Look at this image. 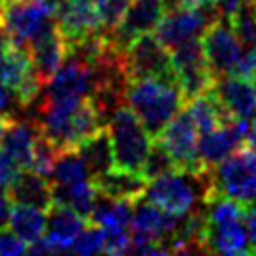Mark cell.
Here are the masks:
<instances>
[{
    "mask_svg": "<svg viewBox=\"0 0 256 256\" xmlns=\"http://www.w3.org/2000/svg\"><path fill=\"white\" fill-rule=\"evenodd\" d=\"M204 0H164L166 8H180V6H196Z\"/></svg>",
    "mask_w": 256,
    "mask_h": 256,
    "instance_id": "obj_39",
    "label": "cell"
},
{
    "mask_svg": "<svg viewBox=\"0 0 256 256\" xmlns=\"http://www.w3.org/2000/svg\"><path fill=\"white\" fill-rule=\"evenodd\" d=\"M246 2H250V4H256V0H246Z\"/></svg>",
    "mask_w": 256,
    "mask_h": 256,
    "instance_id": "obj_44",
    "label": "cell"
},
{
    "mask_svg": "<svg viewBox=\"0 0 256 256\" xmlns=\"http://www.w3.org/2000/svg\"><path fill=\"white\" fill-rule=\"evenodd\" d=\"M250 80H252V86H254V90H256V72L250 76Z\"/></svg>",
    "mask_w": 256,
    "mask_h": 256,
    "instance_id": "obj_42",
    "label": "cell"
},
{
    "mask_svg": "<svg viewBox=\"0 0 256 256\" xmlns=\"http://www.w3.org/2000/svg\"><path fill=\"white\" fill-rule=\"evenodd\" d=\"M158 142H162V146L172 154L178 168H202L196 154L198 130L186 108L166 124V128L158 134Z\"/></svg>",
    "mask_w": 256,
    "mask_h": 256,
    "instance_id": "obj_13",
    "label": "cell"
},
{
    "mask_svg": "<svg viewBox=\"0 0 256 256\" xmlns=\"http://www.w3.org/2000/svg\"><path fill=\"white\" fill-rule=\"evenodd\" d=\"M212 94L222 104L228 116L232 118H252L256 112V90L252 80L240 74H224L216 76L212 86Z\"/></svg>",
    "mask_w": 256,
    "mask_h": 256,
    "instance_id": "obj_14",
    "label": "cell"
},
{
    "mask_svg": "<svg viewBox=\"0 0 256 256\" xmlns=\"http://www.w3.org/2000/svg\"><path fill=\"white\" fill-rule=\"evenodd\" d=\"M70 252L84 254V256L104 252V230L98 224L84 226L82 232L74 238V242L70 246Z\"/></svg>",
    "mask_w": 256,
    "mask_h": 256,
    "instance_id": "obj_30",
    "label": "cell"
},
{
    "mask_svg": "<svg viewBox=\"0 0 256 256\" xmlns=\"http://www.w3.org/2000/svg\"><path fill=\"white\" fill-rule=\"evenodd\" d=\"M6 120L8 118L4 114H0V138H2V132H4V126H6Z\"/></svg>",
    "mask_w": 256,
    "mask_h": 256,
    "instance_id": "obj_41",
    "label": "cell"
},
{
    "mask_svg": "<svg viewBox=\"0 0 256 256\" xmlns=\"http://www.w3.org/2000/svg\"><path fill=\"white\" fill-rule=\"evenodd\" d=\"M48 180L50 184H68V182H78V180H92V176L80 152L76 148H68L56 154Z\"/></svg>",
    "mask_w": 256,
    "mask_h": 256,
    "instance_id": "obj_27",
    "label": "cell"
},
{
    "mask_svg": "<svg viewBox=\"0 0 256 256\" xmlns=\"http://www.w3.org/2000/svg\"><path fill=\"white\" fill-rule=\"evenodd\" d=\"M94 90L92 68L72 56H66L60 68L44 82L46 100H84Z\"/></svg>",
    "mask_w": 256,
    "mask_h": 256,
    "instance_id": "obj_12",
    "label": "cell"
},
{
    "mask_svg": "<svg viewBox=\"0 0 256 256\" xmlns=\"http://www.w3.org/2000/svg\"><path fill=\"white\" fill-rule=\"evenodd\" d=\"M212 168H174L154 180H148L144 198L174 214L206 210L214 196Z\"/></svg>",
    "mask_w": 256,
    "mask_h": 256,
    "instance_id": "obj_2",
    "label": "cell"
},
{
    "mask_svg": "<svg viewBox=\"0 0 256 256\" xmlns=\"http://www.w3.org/2000/svg\"><path fill=\"white\" fill-rule=\"evenodd\" d=\"M52 2H56V4H58V0H52Z\"/></svg>",
    "mask_w": 256,
    "mask_h": 256,
    "instance_id": "obj_45",
    "label": "cell"
},
{
    "mask_svg": "<svg viewBox=\"0 0 256 256\" xmlns=\"http://www.w3.org/2000/svg\"><path fill=\"white\" fill-rule=\"evenodd\" d=\"M84 226H86V218L82 214H78L76 210H72V208L52 204L46 210V232H44V236L52 244L54 254L70 252V246H72L74 238L82 232Z\"/></svg>",
    "mask_w": 256,
    "mask_h": 256,
    "instance_id": "obj_19",
    "label": "cell"
},
{
    "mask_svg": "<svg viewBox=\"0 0 256 256\" xmlns=\"http://www.w3.org/2000/svg\"><path fill=\"white\" fill-rule=\"evenodd\" d=\"M112 140L114 162L118 168L140 172L146 160V154L152 146V136L136 116V112L124 104L106 124Z\"/></svg>",
    "mask_w": 256,
    "mask_h": 256,
    "instance_id": "obj_5",
    "label": "cell"
},
{
    "mask_svg": "<svg viewBox=\"0 0 256 256\" xmlns=\"http://www.w3.org/2000/svg\"><path fill=\"white\" fill-rule=\"evenodd\" d=\"M216 20H220V14L214 0H204L196 6L166 8L154 34L168 50H172L186 40L200 38Z\"/></svg>",
    "mask_w": 256,
    "mask_h": 256,
    "instance_id": "obj_7",
    "label": "cell"
},
{
    "mask_svg": "<svg viewBox=\"0 0 256 256\" xmlns=\"http://www.w3.org/2000/svg\"><path fill=\"white\" fill-rule=\"evenodd\" d=\"M28 252V244L10 228H0V256H18Z\"/></svg>",
    "mask_w": 256,
    "mask_h": 256,
    "instance_id": "obj_34",
    "label": "cell"
},
{
    "mask_svg": "<svg viewBox=\"0 0 256 256\" xmlns=\"http://www.w3.org/2000/svg\"><path fill=\"white\" fill-rule=\"evenodd\" d=\"M38 136H40V128H38V124L32 118L10 116L6 120L0 144L18 162L20 168H30Z\"/></svg>",
    "mask_w": 256,
    "mask_h": 256,
    "instance_id": "obj_17",
    "label": "cell"
},
{
    "mask_svg": "<svg viewBox=\"0 0 256 256\" xmlns=\"http://www.w3.org/2000/svg\"><path fill=\"white\" fill-rule=\"evenodd\" d=\"M132 208H134V200L114 198V196H108L104 192H98L94 198V204H92L90 222L98 224L102 230L130 228Z\"/></svg>",
    "mask_w": 256,
    "mask_h": 256,
    "instance_id": "obj_23",
    "label": "cell"
},
{
    "mask_svg": "<svg viewBox=\"0 0 256 256\" xmlns=\"http://www.w3.org/2000/svg\"><path fill=\"white\" fill-rule=\"evenodd\" d=\"M52 26H56V2L52 0H6L0 4V28L14 46L26 48Z\"/></svg>",
    "mask_w": 256,
    "mask_h": 256,
    "instance_id": "obj_4",
    "label": "cell"
},
{
    "mask_svg": "<svg viewBox=\"0 0 256 256\" xmlns=\"http://www.w3.org/2000/svg\"><path fill=\"white\" fill-rule=\"evenodd\" d=\"M214 192L244 206L256 202V148L242 146L212 168Z\"/></svg>",
    "mask_w": 256,
    "mask_h": 256,
    "instance_id": "obj_6",
    "label": "cell"
},
{
    "mask_svg": "<svg viewBox=\"0 0 256 256\" xmlns=\"http://www.w3.org/2000/svg\"><path fill=\"white\" fill-rule=\"evenodd\" d=\"M20 170H22V168L18 166V162L0 146V182H2L4 186H8V184L18 176Z\"/></svg>",
    "mask_w": 256,
    "mask_h": 256,
    "instance_id": "obj_35",
    "label": "cell"
},
{
    "mask_svg": "<svg viewBox=\"0 0 256 256\" xmlns=\"http://www.w3.org/2000/svg\"><path fill=\"white\" fill-rule=\"evenodd\" d=\"M184 94L176 76H148L130 80L126 90V104L136 112L152 138L166 128V124L182 110Z\"/></svg>",
    "mask_w": 256,
    "mask_h": 256,
    "instance_id": "obj_3",
    "label": "cell"
},
{
    "mask_svg": "<svg viewBox=\"0 0 256 256\" xmlns=\"http://www.w3.org/2000/svg\"><path fill=\"white\" fill-rule=\"evenodd\" d=\"M230 24L246 50L256 48V4H250L244 0L240 8L232 14Z\"/></svg>",
    "mask_w": 256,
    "mask_h": 256,
    "instance_id": "obj_28",
    "label": "cell"
},
{
    "mask_svg": "<svg viewBox=\"0 0 256 256\" xmlns=\"http://www.w3.org/2000/svg\"><path fill=\"white\" fill-rule=\"evenodd\" d=\"M0 114H4L6 118L22 116V100L18 98L16 90L8 86L2 78H0Z\"/></svg>",
    "mask_w": 256,
    "mask_h": 256,
    "instance_id": "obj_33",
    "label": "cell"
},
{
    "mask_svg": "<svg viewBox=\"0 0 256 256\" xmlns=\"http://www.w3.org/2000/svg\"><path fill=\"white\" fill-rule=\"evenodd\" d=\"M56 24L64 34L66 42L102 30L100 6L92 0H58Z\"/></svg>",
    "mask_w": 256,
    "mask_h": 256,
    "instance_id": "obj_15",
    "label": "cell"
},
{
    "mask_svg": "<svg viewBox=\"0 0 256 256\" xmlns=\"http://www.w3.org/2000/svg\"><path fill=\"white\" fill-rule=\"evenodd\" d=\"M12 200L8 198V194H0V228L8 226V220H10V214H12Z\"/></svg>",
    "mask_w": 256,
    "mask_h": 256,
    "instance_id": "obj_37",
    "label": "cell"
},
{
    "mask_svg": "<svg viewBox=\"0 0 256 256\" xmlns=\"http://www.w3.org/2000/svg\"><path fill=\"white\" fill-rule=\"evenodd\" d=\"M244 226H246L250 244H256V202L246 206V212H244Z\"/></svg>",
    "mask_w": 256,
    "mask_h": 256,
    "instance_id": "obj_36",
    "label": "cell"
},
{
    "mask_svg": "<svg viewBox=\"0 0 256 256\" xmlns=\"http://www.w3.org/2000/svg\"><path fill=\"white\" fill-rule=\"evenodd\" d=\"M56 154H58V150L40 134L38 140H36V146H34V154H32V164H30V168L36 170V172H40V174H44V176H48L50 170H52V164H54Z\"/></svg>",
    "mask_w": 256,
    "mask_h": 256,
    "instance_id": "obj_31",
    "label": "cell"
},
{
    "mask_svg": "<svg viewBox=\"0 0 256 256\" xmlns=\"http://www.w3.org/2000/svg\"><path fill=\"white\" fill-rule=\"evenodd\" d=\"M202 50L206 64L212 72V76H224V74H234L242 56H244V46L238 40L230 20H216L204 34H202Z\"/></svg>",
    "mask_w": 256,
    "mask_h": 256,
    "instance_id": "obj_9",
    "label": "cell"
},
{
    "mask_svg": "<svg viewBox=\"0 0 256 256\" xmlns=\"http://www.w3.org/2000/svg\"><path fill=\"white\" fill-rule=\"evenodd\" d=\"M10 48H12V40H10V36L0 28V62H2L4 56L10 52Z\"/></svg>",
    "mask_w": 256,
    "mask_h": 256,
    "instance_id": "obj_38",
    "label": "cell"
},
{
    "mask_svg": "<svg viewBox=\"0 0 256 256\" xmlns=\"http://www.w3.org/2000/svg\"><path fill=\"white\" fill-rule=\"evenodd\" d=\"M124 60L130 80L148 76H176L170 50L152 32L134 38L124 52Z\"/></svg>",
    "mask_w": 256,
    "mask_h": 256,
    "instance_id": "obj_10",
    "label": "cell"
},
{
    "mask_svg": "<svg viewBox=\"0 0 256 256\" xmlns=\"http://www.w3.org/2000/svg\"><path fill=\"white\" fill-rule=\"evenodd\" d=\"M96 190L104 192L108 196L114 198H126V200H136L140 196H144L146 184L148 180L134 170H124V168H110L108 172H104L102 176L94 178Z\"/></svg>",
    "mask_w": 256,
    "mask_h": 256,
    "instance_id": "obj_21",
    "label": "cell"
},
{
    "mask_svg": "<svg viewBox=\"0 0 256 256\" xmlns=\"http://www.w3.org/2000/svg\"><path fill=\"white\" fill-rule=\"evenodd\" d=\"M132 0H102V6H100V16H102V30L108 32L112 30L120 18L124 16L126 8L130 6Z\"/></svg>",
    "mask_w": 256,
    "mask_h": 256,
    "instance_id": "obj_32",
    "label": "cell"
},
{
    "mask_svg": "<svg viewBox=\"0 0 256 256\" xmlns=\"http://www.w3.org/2000/svg\"><path fill=\"white\" fill-rule=\"evenodd\" d=\"M170 58L184 100H190L212 86L214 76L206 64L200 38H192L174 46L170 50Z\"/></svg>",
    "mask_w": 256,
    "mask_h": 256,
    "instance_id": "obj_8",
    "label": "cell"
},
{
    "mask_svg": "<svg viewBox=\"0 0 256 256\" xmlns=\"http://www.w3.org/2000/svg\"><path fill=\"white\" fill-rule=\"evenodd\" d=\"M26 48H28L34 72L38 74V78L42 82H46L60 68V64L66 58V38L60 32L58 24L44 30Z\"/></svg>",
    "mask_w": 256,
    "mask_h": 256,
    "instance_id": "obj_16",
    "label": "cell"
},
{
    "mask_svg": "<svg viewBox=\"0 0 256 256\" xmlns=\"http://www.w3.org/2000/svg\"><path fill=\"white\" fill-rule=\"evenodd\" d=\"M250 52H252V58H254V64H256V48H252Z\"/></svg>",
    "mask_w": 256,
    "mask_h": 256,
    "instance_id": "obj_43",
    "label": "cell"
},
{
    "mask_svg": "<svg viewBox=\"0 0 256 256\" xmlns=\"http://www.w3.org/2000/svg\"><path fill=\"white\" fill-rule=\"evenodd\" d=\"M178 168L176 160L172 158V154L162 146V142H152L148 154H146V160L142 164V170L140 174L146 178V180H154L170 170Z\"/></svg>",
    "mask_w": 256,
    "mask_h": 256,
    "instance_id": "obj_29",
    "label": "cell"
},
{
    "mask_svg": "<svg viewBox=\"0 0 256 256\" xmlns=\"http://www.w3.org/2000/svg\"><path fill=\"white\" fill-rule=\"evenodd\" d=\"M44 94V92H42ZM22 114L32 118L40 134L60 152L68 148H78V144L104 128L90 100H46L36 98L24 106Z\"/></svg>",
    "mask_w": 256,
    "mask_h": 256,
    "instance_id": "obj_1",
    "label": "cell"
},
{
    "mask_svg": "<svg viewBox=\"0 0 256 256\" xmlns=\"http://www.w3.org/2000/svg\"><path fill=\"white\" fill-rule=\"evenodd\" d=\"M164 12V0H132L120 22L108 30L106 36L118 50H126L134 38L152 32L162 20Z\"/></svg>",
    "mask_w": 256,
    "mask_h": 256,
    "instance_id": "obj_11",
    "label": "cell"
},
{
    "mask_svg": "<svg viewBox=\"0 0 256 256\" xmlns=\"http://www.w3.org/2000/svg\"><path fill=\"white\" fill-rule=\"evenodd\" d=\"M82 156V160L86 162L92 180L102 176L104 172H108L110 168L116 166L114 162V150H112V140H110V132L108 128H98L94 134H90L88 138H84L78 148H76Z\"/></svg>",
    "mask_w": 256,
    "mask_h": 256,
    "instance_id": "obj_22",
    "label": "cell"
},
{
    "mask_svg": "<svg viewBox=\"0 0 256 256\" xmlns=\"http://www.w3.org/2000/svg\"><path fill=\"white\" fill-rule=\"evenodd\" d=\"M248 146L256 148V112L250 118V134H248Z\"/></svg>",
    "mask_w": 256,
    "mask_h": 256,
    "instance_id": "obj_40",
    "label": "cell"
},
{
    "mask_svg": "<svg viewBox=\"0 0 256 256\" xmlns=\"http://www.w3.org/2000/svg\"><path fill=\"white\" fill-rule=\"evenodd\" d=\"M98 190L94 180H78L68 184H52V200L54 204L66 206L82 214L84 218H90L92 204Z\"/></svg>",
    "mask_w": 256,
    "mask_h": 256,
    "instance_id": "obj_24",
    "label": "cell"
},
{
    "mask_svg": "<svg viewBox=\"0 0 256 256\" xmlns=\"http://www.w3.org/2000/svg\"><path fill=\"white\" fill-rule=\"evenodd\" d=\"M6 192L12 204H24V206H34L42 210H48L54 204L52 184L48 176L32 168H22L18 176L6 186Z\"/></svg>",
    "mask_w": 256,
    "mask_h": 256,
    "instance_id": "obj_18",
    "label": "cell"
},
{
    "mask_svg": "<svg viewBox=\"0 0 256 256\" xmlns=\"http://www.w3.org/2000/svg\"><path fill=\"white\" fill-rule=\"evenodd\" d=\"M204 242L208 246V252H220V254H244V252H250V238H248L244 220L208 224Z\"/></svg>",
    "mask_w": 256,
    "mask_h": 256,
    "instance_id": "obj_20",
    "label": "cell"
},
{
    "mask_svg": "<svg viewBox=\"0 0 256 256\" xmlns=\"http://www.w3.org/2000/svg\"><path fill=\"white\" fill-rule=\"evenodd\" d=\"M8 228L18 234L26 244L38 240L46 232V210L34 208V206H24V204H14L12 214L8 220Z\"/></svg>",
    "mask_w": 256,
    "mask_h": 256,
    "instance_id": "obj_26",
    "label": "cell"
},
{
    "mask_svg": "<svg viewBox=\"0 0 256 256\" xmlns=\"http://www.w3.org/2000/svg\"><path fill=\"white\" fill-rule=\"evenodd\" d=\"M186 110H188V114H190L196 130H198V134L208 132V130H212V128H216V126L232 120V116L226 114V110L216 100V96L212 94L210 88L206 92L190 98L188 104H186Z\"/></svg>",
    "mask_w": 256,
    "mask_h": 256,
    "instance_id": "obj_25",
    "label": "cell"
}]
</instances>
